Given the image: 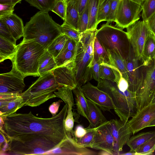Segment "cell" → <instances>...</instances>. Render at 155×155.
<instances>
[{"label":"cell","mask_w":155,"mask_h":155,"mask_svg":"<svg viewBox=\"0 0 155 155\" xmlns=\"http://www.w3.org/2000/svg\"><path fill=\"white\" fill-rule=\"evenodd\" d=\"M155 119V103H151L138 111L128 124L133 134L148 127Z\"/></svg>","instance_id":"obj_16"},{"label":"cell","mask_w":155,"mask_h":155,"mask_svg":"<svg viewBox=\"0 0 155 155\" xmlns=\"http://www.w3.org/2000/svg\"><path fill=\"white\" fill-rule=\"evenodd\" d=\"M99 76L102 79L116 82L115 74L110 64L103 63L100 64Z\"/></svg>","instance_id":"obj_37"},{"label":"cell","mask_w":155,"mask_h":155,"mask_svg":"<svg viewBox=\"0 0 155 155\" xmlns=\"http://www.w3.org/2000/svg\"><path fill=\"white\" fill-rule=\"evenodd\" d=\"M128 121L117 119L109 121V126L114 139L115 155L120 154L132 134Z\"/></svg>","instance_id":"obj_13"},{"label":"cell","mask_w":155,"mask_h":155,"mask_svg":"<svg viewBox=\"0 0 155 155\" xmlns=\"http://www.w3.org/2000/svg\"><path fill=\"white\" fill-rule=\"evenodd\" d=\"M155 59V36L151 31L144 46L141 59L142 65H148Z\"/></svg>","instance_id":"obj_24"},{"label":"cell","mask_w":155,"mask_h":155,"mask_svg":"<svg viewBox=\"0 0 155 155\" xmlns=\"http://www.w3.org/2000/svg\"><path fill=\"white\" fill-rule=\"evenodd\" d=\"M99 0H88L89 22L87 30L95 31Z\"/></svg>","instance_id":"obj_30"},{"label":"cell","mask_w":155,"mask_h":155,"mask_svg":"<svg viewBox=\"0 0 155 155\" xmlns=\"http://www.w3.org/2000/svg\"><path fill=\"white\" fill-rule=\"evenodd\" d=\"M60 29L62 34L67 35L78 42H79L80 37L82 32L74 29L64 23L60 25Z\"/></svg>","instance_id":"obj_41"},{"label":"cell","mask_w":155,"mask_h":155,"mask_svg":"<svg viewBox=\"0 0 155 155\" xmlns=\"http://www.w3.org/2000/svg\"><path fill=\"white\" fill-rule=\"evenodd\" d=\"M72 91L75 97L76 105L78 113L87 119L89 107L87 99L84 94L81 86L77 85L72 90Z\"/></svg>","instance_id":"obj_25"},{"label":"cell","mask_w":155,"mask_h":155,"mask_svg":"<svg viewBox=\"0 0 155 155\" xmlns=\"http://www.w3.org/2000/svg\"><path fill=\"white\" fill-rule=\"evenodd\" d=\"M155 91V59L148 65L142 66L141 76L136 98L138 111L151 103Z\"/></svg>","instance_id":"obj_7"},{"label":"cell","mask_w":155,"mask_h":155,"mask_svg":"<svg viewBox=\"0 0 155 155\" xmlns=\"http://www.w3.org/2000/svg\"><path fill=\"white\" fill-rule=\"evenodd\" d=\"M142 5L132 0H120L114 22L123 29L138 21L141 15Z\"/></svg>","instance_id":"obj_8"},{"label":"cell","mask_w":155,"mask_h":155,"mask_svg":"<svg viewBox=\"0 0 155 155\" xmlns=\"http://www.w3.org/2000/svg\"><path fill=\"white\" fill-rule=\"evenodd\" d=\"M154 126H155V119L152 121L148 126V127Z\"/></svg>","instance_id":"obj_57"},{"label":"cell","mask_w":155,"mask_h":155,"mask_svg":"<svg viewBox=\"0 0 155 155\" xmlns=\"http://www.w3.org/2000/svg\"><path fill=\"white\" fill-rule=\"evenodd\" d=\"M126 61L129 84L128 89L135 92L139 84L143 65L141 61L138 60L135 57L131 46Z\"/></svg>","instance_id":"obj_18"},{"label":"cell","mask_w":155,"mask_h":155,"mask_svg":"<svg viewBox=\"0 0 155 155\" xmlns=\"http://www.w3.org/2000/svg\"><path fill=\"white\" fill-rule=\"evenodd\" d=\"M131 46L135 57L141 60L144 46L150 32L147 21H138L126 28Z\"/></svg>","instance_id":"obj_9"},{"label":"cell","mask_w":155,"mask_h":155,"mask_svg":"<svg viewBox=\"0 0 155 155\" xmlns=\"http://www.w3.org/2000/svg\"><path fill=\"white\" fill-rule=\"evenodd\" d=\"M21 94H0V116L4 118L22 107Z\"/></svg>","instance_id":"obj_20"},{"label":"cell","mask_w":155,"mask_h":155,"mask_svg":"<svg viewBox=\"0 0 155 155\" xmlns=\"http://www.w3.org/2000/svg\"><path fill=\"white\" fill-rule=\"evenodd\" d=\"M62 102L61 100H59L58 101L54 102L50 105L49 107V110L52 115V117L56 115L58 113L60 103Z\"/></svg>","instance_id":"obj_50"},{"label":"cell","mask_w":155,"mask_h":155,"mask_svg":"<svg viewBox=\"0 0 155 155\" xmlns=\"http://www.w3.org/2000/svg\"><path fill=\"white\" fill-rule=\"evenodd\" d=\"M87 130L86 128H84L81 125L77 126L74 131L73 138L79 139L83 137L87 133Z\"/></svg>","instance_id":"obj_49"},{"label":"cell","mask_w":155,"mask_h":155,"mask_svg":"<svg viewBox=\"0 0 155 155\" xmlns=\"http://www.w3.org/2000/svg\"><path fill=\"white\" fill-rule=\"evenodd\" d=\"M68 104L56 115L42 118L16 112L4 118L2 128L8 140L5 154L45 155L58 147L67 134L64 121Z\"/></svg>","instance_id":"obj_1"},{"label":"cell","mask_w":155,"mask_h":155,"mask_svg":"<svg viewBox=\"0 0 155 155\" xmlns=\"http://www.w3.org/2000/svg\"><path fill=\"white\" fill-rule=\"evenodd\" d=\"M155 151V136L147 141L137 148L135 155L153 154Z\"/></svg>","instance_id":"obj_36"},{"label":"cell","mask_w":155,"mask_h":155,"mask_svg":"<svg viewBox=\"0 0 155 155\" xmlns=\"http://www.w3.org/2000/svg\"><path fill=\"white\" fill-rule=\"evenodd\" d=\"M64 20L66 11V2L64 0H59L51 11Z\"/></svg>","instance_id":"obj_44"},{"label":"cell","mask_w":155,"mask_h":155,"mask_svg":"<svg viewBox=\"0 0 155 155\" xmlns=\"http://www.w3.org/2000/svg\"><path fill=\"white\" fill-rule=\"evenodd\" d=\"M76 52L63 48L58 55L54 58L58 67L65 65L74 60Z\"/></svg>","instance_id":"obj_34"},{"label":"cell","mask_w":155,"mask_h":155,"mask_svg":"<svg viewBox=\"0 0 155 155\" xmlns=\"http://www.w3.org/2000/svg\"><path fill=\"white\" fill-rule=\"evenodd\" d=\"M17 45L0 36V62L6 59L11 60L15 54Z\"/></svg>","instance_id":"obj_28"},{"label":"cell","mask_w":155,"mask_h":155,"mask_svg":"<svg viewBox=\"0 0 155 155\" xmlns=\"http://www.w3.org/2000/svg\"><path fill=\"white\" fill-rule=\"evenodd\" d=\"M96 128L92 129L87 127L86 128L87 132L83 137L81 138L74 139L81 146L91 148L93 142Z\"/></svg>","instance_id":"obj_38"},{"label":"cell","mask_w":155,"mask_h":155,"mask_svg":"<svg viewBox=\"0 0 155 155\" xmlns=\"http://www.w3.org/2000/svg\"><path fill=\"white\" fill-rule=\"evenodd\" d=\"M120 0H110V3L109 12L106 21L110 24L115 20L116 14Z\"/></svg>","instance_id":"obj_45"},{"label":"cell","mask_w":155,"mask_h":155,"mask_svg":"<svg viewBox=\"0 0 155 155\" xmlns=\"http://www.w3.org/2000/svg\"><path fill=\"white\" fill-rule=\"evenodd\" d=\"M74 61V70L77 85L81 86L92 79L91 67L93 61V56L90 55L85 51L79 42Z\"/></svg>","instance_id":"obj_10"},{"label":"cell","mask_w":155,"mask_h":155,"mask_svg":"<svg viewBox=\"0 0 155 155\" xmlns=\"http://www.w3.org/2000/svg\"><path fill=\"white\" fill-rule=\"evenodd\" d=\"M78 9L79 15L81 14L85 8L88 0H76Z\"/></svg>","instance_id":"obj_53"},{"label":"cell","mask_w":155,"mask_h":155,"mask_svg":"<svg viewBox=\"0 0 155 155\" xmlns=\"http://www.w3.org/2000/svg\"><path fill=\"white\" fill-rule=\"evenodd\" d=\"M107 120L96 128L93 142L91 148L105 151L115 155V143Z\"/></svg>","instance_id":"obj_14"},{"label":"cell","mask_w":155,"mask_h":155,"mask_svg":"<svg viewBox=\"0 0 155 155\" xmlns=\"http://www.w3.org/2000/svg\"><path fill=\"white\" fill-rule=\"evenodd\" d=\"M57 67L54 58L46 50L39 60L38 73L39 76L51 71Z\"/></svg>","instance_id":"obj_27"},{"label":"cell","mask_w":155,"mask_h":155,"mask_svg":"<svg viewBox=\"0 0 155 155\" xmlns=\"http://www.w3.org/2000/svg\"><path fill=\"white\" fill-rule=\"evenodd\" d=\"M59 0H25L31 6L40 11L48 12L51 11Z\"/></svg>","instance_id":"obj_33"},{"label":"cell","mask_w":155,"mask_h":155,"mask_svg":"<svg viewBox=\"0 0 155 155\" xmlns=\"http://www.w3.org/2000/svg\"><path fill=\"white\" fill-rule=\"evenodd\" d=\"M60 26L53 20L48 12L40 11L26 24L22 41H34L46 50L62 34Z\"/></svg>","instance_id":"obj_2"},{"label":"cell","mask_w":155,"mask_h":155,"mask_svg":"<svg viewBox=\"0 0 155 155\" xmlns=\"http://www.w3.org/2000/svg\"><path fill=\"white\" fill-rule=\"evenodd\" d=\"M25 78L12 65L10 72L0 75V94H21L25 87Z\"/></svg>","instance_id":"obj_11"},{"label":"cell","mask_w":155,"mask_h":155,"mask_svg":"<svg viewBox=\"0 0 155 155\" xmlns=\"http://www.w3.org/2000/svg\"><path fill=\"white\" fill-rule=\"evenodd\" d=\"M45 50L34 41H22L17 45L16 52L11 60L12 65L25 77L28 76H39V60Z\"/></svg>","instance_id":"obj_4"},{"label":"cell","mask_w":155,"mask_h":155,"mask_svg":"<svg viewBox=\"0 0 155 155\" xmlns=\"http://www.w3.org/2000/svg\"><path fill=\"white\" fill-rule=\"evenodd\" d=\"M107 51L110 64L118 69L123 77L128 81L127 70L126 60L114 50H107Z\"/></svg>","instance_id":"obj_26"},{"label":"cell","mask_w":155,"mask_h":155,"mask_svg":"<svg viewBox=\"0 0 155 155\" xmlns=\"http://www.w3.org/2000/svg\"><path fill=\"white\" fill-rule=\"evenodd\" d=\"M141 16L143 20L147 21L155 11V0H145L142 4Z\"/></svg>","instance_id":"obj_40"},{"label":"cell","mask_w":155,"mask_h":155,"mask_svg":"<svg viewBox=\"0 0 155 155\" xmlns=\"http://www.w3.org/2000/svg\"><path fill=\"white\" fill-rule=\"evenodd\" d=\"M64 0L66 2H67L68 1V0Z\"/></svg>","instance_id":"obj_60"},{"label":"cell","mask_w":155,"mask_h":155,"mask_svg":"<svg viewBox=\"0 0 155 155\" xmlns=\"http://www.w3.org/2000/svg\"><path fill=\"white\" fill-rule=\"evenodd\" d=\"M96 152L80 146L72 137L67 136L56 148L45 155H95Z\"/></svg>","instance_id":"obj_15"},{"label":"cell","mask_w":155,"mask_h":155,"mask_svg":"<svg viewBox=\"0 0 155 155\" xmlns=\"http://www.w3.org/2000/svg\"><path fill=\"white\" fill-rule=\"evenodd\" d=\"M72 91V89L70 87H61L54 93L56 97L60 98L68 104L67 115L64 121V127L67 136L74 137L73 128L75 121L74 117V114L72 111L74 104Z\"/></svg>","instance_id":"obj_17"},{"label":"cell","mask_w":155,"mask_h":155,"mask_svg":"<svg viewBox=\"0 0 155 155\" xmlns=\"http://www.w3.org/2000/svg\"><path fill=\"white\" fill-rule=\"evenodd\" d=\"M97 87L108 94L115 106L114 111L122 120L128 121L138 111L136 93L128 89L120 91L116 82L101 78L97 81Z\"/></svg>","instance_id":"obj_3"},{"label":"cell","mask_w":155,"mask_h":155,"mask_svg":"<svg viewBox=\"0 0 155 155\" xmlns=\"http://www.w3.org/2000/svg\"><path fill=\"white\" fill-rule=\"evenodd\" d=\"M93 58L100 64H110L107 52L95 37Z\"/></svg>","instance_id":"obj_31"},{"label":"cell","mask_w":155,"mask_h":155,"mask_svg":"<svg viewBox=\"0 0 155 155\" xmlns=\"http://www.w3.org/2000/svg\"><path fill=\"white\" fill-rule=\"evenodd\" d=\"M68 37L67 35L62 33L53 41L46 49L54 58L63 49Z\"/></svg>","instance_id":"obj_32"},{"label":"cell","mask_w":155,"mask_h":155,"mask_svg":"<svg viewBox=\"0 0 155 155\" xmlns=\"http://www.w3.org/2000/svg\"><path fill=\"white\" fill-rule=\"evenodd\" d=\"M66 2V11L64 23L78 30L79 14L76 0H68Z\"/></svg>","instance_id":"obj_22"},{"label":"cell","mask_w":155,"mask_h":155,"mask_svg":"<svg viewBox=\"0 0 155 155\" xmlns=\"http://www.w3.org/2000/svg\"><path fill=\"white\" fill-rule=\"evenodd\" d=\"M149 27L155 36V11L147 21Z\"/></svg>","instance_id":"obj_52"},{"label":"cell","mask_w":155,"mask_h":155,"mask_svg":"<svg viewBox=\"0 0 155 155\" xmlns=\"http://www.w3.org/2000/svg\"><path fill=\"white\" fill-rule=\"evenodd\" d=\"M155 136V131L143 132L130 137L127 144L130 151L135 152L141 144Z\"/></svg>","instance_id":"obj_29"},{"label":"cell","mask_w":155,"mask_h":155,"mask_svg":"<svg viewBox=\"0 0 155 155\" xmlns=\"http://www.w3.org/2000/svg\"><path fill=\"white\" fill-rule=\"evenodd\" d=\"M60 87L52 71L40 75L33 84L21 94L22 99V107H37L55 97L54 92Z\"/></svg>","instance_id":"obj_5"},{"label":"cell","mask_w":155,"mask_h":155,"mask_svg":"<svg viewBox=\"0 0 155 155\" xmlns=\"http://www.w3.org/2000/svg\"><path fill=\"white\" fill-rule=\"evenodd\" d=\"M118 87L122 91H125L128 89L129 84L127 81L122 76L117 83Z\"/></svg>","instance_id":"obj_51"},{"label":"cell","mask_w":155,"mask_h":155,"mask_svg":"<svg viewBox=\"0 0 155 155\" xmlns=\"http://www.w3.org/2000/svg\"><path fill=\"white\" fill-rule=\"evenodd\" d=\"M89 110L87 120L89 123L88 128H95L107 121L103 115L101 109L97 105L87 99Z\"/></svg>","instance_id":"obj_23"},{"label":"cell","mask_w":155,"mask_h":155,"mask_svg":"<svg viewBox=\"0 0 155 155\" xmlns=\"http://www.w3.org/2000/svg\"><path fill=\"white\" fill-rule=\"evenodd\" d=\"M97 154L101 155H111V154L109 153L104 150H101V151H100L99 153H98Z\"/></svg>","instance_id":"obj_55"},{"label":"cell","mask_w":155,"mask_h":155,"mask_svg":"<svg viewBox=\"0 0 155 155\" xmlns=\"http://www.w3.org/2000/svg\"><path fill=\"white\" fill-rule=\"evenodd\" d=\"M135 2H137L141 5L142 4L145 0H132Z\"/></svg>","instance_id":"obj_58"},{"label":"cell","mask_w":155,"mask_h":155,"mask_svg":"<svg viewBox=\"0 0 155 155\" xmlns=\"http://www.w3.org/2000/svg\"><path fill=\"white\" fill-rule=\"evenodd\" d=\"M95 31L86 30L81 33L79 42L81 44L84 51H85L89 45L94 43Z\"/></svg>","instance_id":"obj_39"},{"label":"cell","mask_w":155,"mask_h":155,"mask_svg":"<svg viewBox=\"0 0 155 155\" xmlns=\"http://www.w3.org/2000/svg\"><path fill=\"white\" fill-rule=\"evenodd\" d=\"M7 25L14 38L16 40L23 37L24 26L22 19L16 14H11L0 18Z\"/></svg>","instance_id":"obj_21"},{"label":"cell","mask_w":155,"mask_h":155,"mask_svg":"<svg viewBox=\"0 0 155 155\" xmlns=\"http://www.w3.org/2000/svg\"><path fill=\"white\" fill-rule=\"evenodd\" d=\"M22 0H0V4L16 5Z\"/></svg>","instance_id":"obj_54"},{"label":"cell","mask_w":155,"mask_h":155,"mask_svg":"<svg viewBox=\"0 0 155 155\" xmlns=\"http://www.w3.org/2000/svg\"><path fill=\"white\" fill-rule=\"evenodd\" d=\"M0 36L16 45L17 40L13 37L6 24L1 19H0Z\"/></svg>","instance_id":"obj_43"},{"label":"cell","mask_w":155,"mask_h":155,"mask_svg":"<svg viewBox=\"0 0 155 155\" xmlns=\"http://www.w3.org/2000/svg\"><path fill=\"white\" fill-rule=\"evenodd\" d=\"M15 5L0 4V18L13 13Z\"/></svg>","instance_id":"obj_46"},{"label":"cell","mask_w":155,"mask_h":155,"mask_svg":"<svg viewBox=\"0 0 155 155\" xmlns=\"http://www.w3.org/2000/svg\"><path fill=\"white\" fill-rule=\"evenodd\" d=\"M151 103H155V91L154 94L153 100Z\"/></svg>","instance_id":"obj_59"},{"label":"cell","mask_w":155,"mask_h":155,"mask_svg":"<svg viewBox=\"0 0 155 155\" xmlns=\"http://www.w3.org/2000/svg\"><path fill=\"white\" fill-rule=\"evenodd\" d=\"M74 60L67 64L58 67L51 71L60 87H69L73 90L77 86L74 73Z\"/></svg>","instance_id":"obj_19"},{"label":"cell","mask_w":155,"mask_h":155,"mask_svg":"<svg viewBox=\"0 0 155 155\" xmlns=\"http://www.w3.org/2000/svg\"><path fill=\"white\" fill-rule=\"evenodd\" d=\"M86 98L98 106L104 112L114 110L115 106L111 97L106 92L89 81L81 86Z\"/></svg>","instance_id":"obj_12"},{"label":"cell","mask_w":155,"mask_h":155,"mask_svg":"<svg viewBox=\"0 0 155 155\" xmlns=\"http://www.w3.org/2000/svg\"><path fill=\"white\" fill-rule=\"evenodd\" d=\"M100 64L93 58V61L91 67V73L92 79L98 81L101 78L99 76Z\"/></svg>","instance_id":"obj_47"},{"label":"cell","mask_w":155,"mask_h":155,"mask_svg":"<svg viewBox=\"0 0 155 155\" xmlns=\"http://www.w3.org/2000/svg\"><path fill=\"white\" fill-rule=\"evenodd\" d=\"M110 0H99L97 18V25L101 22L106 21L109 13Z\"/></svg>","instance_id":"obj_35"},{"label":"cell","mask_w":155,"mask_h":155,"mask_svg":"<svg viewBox=\"0 0 155 155\" xmlns=\"http://www.w3.org/2000/svg\"><path fill=\"white\" fill-rule=\"evenodd\" d=\"M109 24L106 23L97 29L94 37L106 51L114 50L126 60L131 47L127 34L122 28Z\"/></svg>","instance_id":"obj_6"},{"label":"cell","mask_w":155,"mask_h":155,"mask_svg":"<svg viewBox=\"0 0 155 155\" xmlns=\"http://www.w3.org/2000/svg\"><path fill=\"white\" fill-rule=\"evenodd\" d=\"M89 22L88 3L82 13L79 15L78 31L84 32L87 30Z\"/></svg>","instance_id":"obj_42"},{"label":"cell","mask_w":155,"mask_h":155,"mask_svg":"<svg viewBox=\"0 0 155 155\" xmlns=\"http://www.w3.org/2000/svg\"><path fill=\"white\" fill-rule=\"evenodd\" d=\"M124 155H135V152H133L130 151L129 152L121 154Z\"/></svg>","instance_id":"obj_56"},{"label":"cell","mask_w":155,"mask_h":155,"mask_svg":"<svg viewBox=\"0 0 155 155\" xmlns=\"http://www.w3.org/2000/svg\"><path fill=\"white\" fill-rule=\"evenodd\" d=\"M79 42L68 37L63 48L67 50L76 52L77 49Z\"/></svg>","instance_id":"obj_48"}]
</instances>
